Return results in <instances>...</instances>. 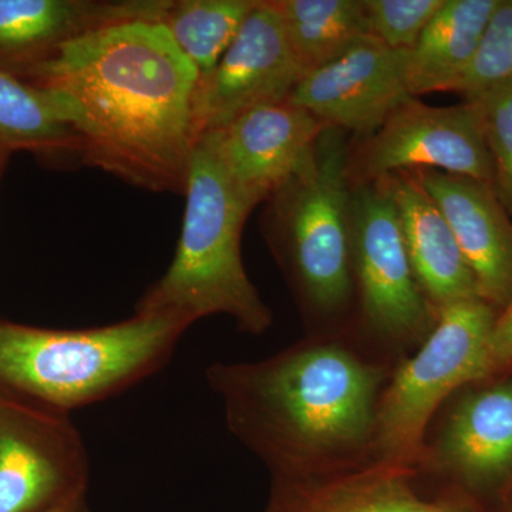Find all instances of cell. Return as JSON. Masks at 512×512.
Here are the masks:
<instances>
[{
  "label": "cell",
  "mask_w": 512,
  "mask_h": 512,
  "mask_svg": "<svg viewBox=\"0 0 512 512\" xmlns=\"http://www.w3.org/2000/svg\"><path fill=\"white\" fill-rule=\"evenodd\" d=\"M346 131L326 126L308 156L268 198L264 232L303 311L338 318L353 291Z\"/></svg>",
  "instance_id": "obj_5"
},
{
  "label": "cell",
  "mask_w": 512,
  "mask_h": 512,
  "mask_svg": "<svg viewBox=\"0 0 512 512\" xmlns=\"http://www.w3.org/2000/svg\"><path fill=\"white\" fill-rule=\"evenodd\" d=\"M30 151L56 163L82 161V138L47 90L0 70V156Z\"/></svg>",
  "instance_id": "obj_19"
},
{
  "label": "cell",
  "mask_w": 512,
  "mask_h": 512,
  "mask_svg": "<svg viewBox=\"0 0 512 512\" xmlns=\"http://www.w3.org/2000/svg\"><path fill=\"white\" fill-rule=\"evenodd\" d=\"M303 74L348 53L370 37L363 0H275Z\"/></svg>",
  "instance_id": "obj_20"
},
{
  "label": "cell",
  "mask_w": 512,
  "mask_h": 512,
  "mask_svg": "<svg viewBox=\"0 0 512 512\" xmlns=\"http://www.w3.org/2000/svg\"><path fill=\"white\" fill-rule=\"evenodd\" d=\"M512 372V301L498 313L490 340V377Z\"/></svg>",
  "instance_id": "obj_25"
},
{
  "label": "cell",
  "mask_w": 512,
  "mask_h": 512,
  "mask_svg": "<svg viewBox=\"0 0 512 512\" xmlns=\"http://www.w3.org/2000/svg\"><path fill=\"white\" fill-rule=\"evenodd\" d=\"M191 323L134 313L101 328H33L0 320V387L69 414L158 372Z\"/></svg>",
  "instance_id": "obj_3"
},
{
  "label": "cell",
  "mask_w": 512,
  "mask_h": 512,
  "mask_svg": "<svg viewBox=\"0 0 512 512\" xmlns=\"http://www.w3.org/2000/svg\"><path fill=\"white\" fill-rule=\"evenodd\" d=\"M383 183L396 205L414 275L431 305L439 311L450 303L480 298L450 225L414 175L392 174Z\"/></svg>",
  "instance_id": "obj_17"
},
{
  "label": "cell",
  "mask_w": 512,
  "mask_h": 512,
  "mask_svg": "<svg viewBox=\"0 0 512 512\" xmlns=\"http://www.w3.org/2000/svg\"><path fill=\"white\" fill-rule=\"evenodd\" d=\"M207 380L228 430L272 478L372 461L386 369L338 339L303 340L256 362L214 363Z\"/></svg>",
  "instance_id": "obj_2"
},
{
  "label": "cell",
  "mask_w": 512,
  "mask_h": 512,
  "mask_svg": "<svg viewBox=\"0 0 512 512\" xmlns=\"http://www.w3.org/2000/svg\"><path fill=\"white\" fill-rule=\"evenodd\" d=\"M20 79L47 90L82 138V163L185 194L200 74L161 23L133 20L67 43Z\"/></svg>",
  "instance_id": "obj_1"
},
{
  "label": "cell",
  "mask_w": 512,
  "mask_h": 512,
  "mask_svg": "<svg viewBox=\"0 0 512 512\" xmlns=\"http://www.w3.org/2000/svg\"><path fill=\"white\" fill-rule=\"evenodd\" d=\"M497 315L481 298L439 309L430 335L384 386L372 461L419 470L431 417L460 387L490 377V340Z\"/></svg>",
  "instance_id": "obj_6"
},
{
  "label": "cell",
  "mask_w": 512,
  "mask_h": 512,
  "mask_svg": "<svg viewBox=\"0 0 512 512\" xmlns=\"http://www.w3.org/2000/svg\"><path fill=\"white\" fill-rule=\"evenodd\" d=\"M9 157L0 156V177H2L3 171H5L6 164H8Z\"/></svg>",
  "instance_id": "obj_27"
},
{
  "label": "cell",
  "mask_w": 512,
  "mask_h": 512,
  "mask_svg": "<svg viewBox=\"0 0 512 512\" xmlns=\"http://www.w3.org/2000/svg\"><path fill=\"white\" fill-rule=\"evenodd\" d=\"M258 0H170L160 23L200 77L220 63Z\"/></svg>",
  "instance_id": "obj_21"
},
{
  "label": "cell",
  "mask_w": 512,
  "mask_h": 512,
  "mask_svg": "<svg viewBox=\"0 0 512 512\" xmlns=\"http://www.w3.org/2000/svg\"><path fill=\"white\" fill-rule=\"evenodd\" d=\"M43 512H86V507H84V493L66 498V500L60 501V503L47 508V510Z\"/></svg>",
  "instance_id": "obj_26"
},
{
  "label": "cell",
  "mask_w": 512,
  "mask_h": 512,
  "mask_svg": "<svg viewBox=\"0 0 512 512\" xmlns=\"http://www.w3.org/2000/svg\"><path fill=\"white\" fill-rule=\"evenodd\" d=\"M512 84V0H500L470 69L454 92L471 101Z\"/></svg>",
  "instance_id": "obj_22"
},
{
  "label": "cell",
  "mask_w": 512,
  "mask_h": 512,
  "mask_svg": "<svg viewBox=\"0 0 512 512\" xmlns=\"http://www.w3.org/2000/svg\"><path fill=\"white\" fill-rule=\"evenodd\" d=\"M421 466L471 490L507 483L512 477V379L463 397L433 446L424 448Z\"/></svg>",
  "instance_id": "obj_15"
},
{
  "label": "cell",
  "mask_w": 512,
  "mask_h": 512,
  "mask_svg": "<svg viewBox=\"0 0 512 512\" xmlns=\"http://www.w3.org/2000/svg\"><path fill=\"white\" fill-rule=\"evenodd\" d=\"M170 0H0V70L23 76L96 30L160 23Z\"/></svg>",
  "instance_id": "obj_13"
},
{
  "label": "cell",
  "mask_w": 512,
  "mask_h": 512,
  "mask_svg": "<svg viewBox=\"0 0 512 512\" xmlns=\"http://www.w3.org/2000/svg\"><path fill=\"white\" fill-rule=\"evenodd\" d=\"M407 57L409 50L367 37L339 59L303 74L289 100L325 126L370 136L413 97Z\"/></svg>",
  "instance_id": "obj_11"
},
{
  "label": "cell",
  "mask_w": 512,
  "mask_h": 512,
  "mask_svg": "<svg viewBox=\"0 0 512 512\" xmlns=\"http://www.w3.org/2000/svg\"><path fill=\"white\" fill-rule=\"evenodd\" d=\"M500 0H446L407 57V86L413 97L454 92L470 69Z\"/></svg>",
  "instance_id": "obj_18"
},
{
  "label": "cell",
  "mask_w": 512,
  "mask_h": 512,
  "mask_svg": "<svg viewBox=\"0 0 512 512\" xmlns=\"http://www.w3.org/2000/svg\"><path fill=\"white\" fill-rule=\"evenodd\" d=\"M325 127L288 99L245 111L201 138L241 200L254 211L298 170Z\"/></svg>",
  "instance_id": "obj_12"
},
{
  "label": "cell",
  "mask_w": 512,
  "mask_h": 512,
  "mask_svg": "<svg viewBox=\"0 0 512 512\" xmlns=\"http://www.w3.org/2000/svg\"><path fill=\"white\" fill-rule=\"evenodd\" d=\"M471 101L477 104L483 119L493 158L495 194L512 220V84Z\"/></svg>",
  "instance_id": "obj_23"
},
{
  "label": "cell",
  "mask_w": 512,
  "mask_h": 512,
  "mask_svg": "<svg viewBox=\"0 0 512 512\" xmlns=\"http://www.w3.org/2000/svg\"><path fill=\"white\" fill-rule=\"evenodd\" d=\"M350 252L363 326L370 335L402 353L430 335L439 311L421 291L383 180L352 185Z\"/></svg>",
  "instance_id": "obj_7"
},
{
  "label": "cell",
  "mask_w": 512,
  "mask_h": 512,
  "mask_svg": "<svg viewBox=\"0 0 512 512\" xmlns=\"http://www.w3.org/2000/svg\"><path fill=\"white\" fill-rule=\"evenodd\" d=\"M89 468L69 414L0 387V512H43L83 494Z\"/></svg>",
  "instance_id": "obj_9"
},
{
  "label": "cell",
  "mask_w": 512,
  "mask_h": 512,
  "mask_svg": "<svg viewBox=\"0 0 512 512\" xmlns=\"http://www.w3.org/2000/svg\"><path fill=\"white\" fill-rule=\"evenodd\" d=\"M407 173L446 218L480 298L503 311L512 301V220L493 185L437 170Z\"/></svg>",
  "instance_id": "obj_14"
},
{
  "label": "cell",
  "mask_w": 512,
  "mask_h": 512,
  "mask_svg": "<svg viewBox=\"0 0 512 512\" xmlns=\"http://www.w3.org/2000/svg\"><path fill=\"white\" fill-rule=\"evenodd\" d=\"M370 35L396 50H412L446 0H363Z\"/></svg>",
  "instance_id": "obj_24"
},
{
  "label": "cell",
  "mask_w": 512,
  "mask_h": 512,
  "mask_svg": "<svg viewBox=\"0 0 512 512\" xmlns=\"http://www.w3.org/2000/svg\"><path fill=\"white\" fill-rule=\"evenodd\" d=\"M301 77L275 0H258L220 63L198 80V138L245 111L288 100Z\"/></svg>",
  "instance_id": "obj_10"
},
{
  "label": "cell",
  "mask_w": 512,
  "mask_h": 512,
  "mask_svg": "<svg viewBox=\"0 0 512 512\" xmlns=\"http://www.w3.org/2000/svg\"><path fill=\"white\" fill-rule=\"evenodd\" d=\"M416 170L443 171L493 185V158L476 103L434 107L412 97L349 151L350 185Z\"/></svg>",
  "instance_id": "obj_8"
},
{
  "label": "cell",
  "mask_w": 512,
  "mask_h": 512,
  "mask_svg": "<svg viewBox=\"0 0 512 512\" xmlns=\"http://www.w3.org/2000/svg\"><path fill=\"white\" fill-rule=\"evenodd\" d=\"M185 197L173 262L144 292L134 313L177 316L191 325L224 315L241 332L262 335L274 316L249 279L241 255L242 229L252 210L201 137L192 153Z\"/></svg>",
  "instance_id": "obj_4"
},
{
  "label": "cell",
  "mask_w": 512,
  "mask_h": 512,
  "mask_svg": "<svg viewBox=\"0 0 512 512\" xmlns=\"http://www.w3.org/2000/svg\"><path fill=\"white\" fill-rule=\"evenodd\" d=\"M419 473L369 461L320 476L272 478L266 512H463L421 494Z\"/></svg>",
  "instance_id": "obj_16"
}]
</instances>
